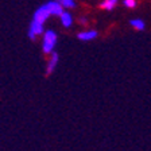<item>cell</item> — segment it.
I'll list each match as a JSON object with an SVG mask.
<instances>
[{"instance_id":"obj_1","label":"cell","mask_w":151,"mask_h":151,"mask_svg":"<svg viewBox=\"0 0 151 151\" xmlns=\"http://www.w3.org/2000/svg\"><path fill=\"white\" fill-rule=\"evenodd\" d=\"M57 42H58V35H57V32L53 31V30H46V31L42 34V51H43L46 55L51 54L57 46Z\"/></svg>"},{"instance_id":"obj_2","label":"cell","mask_w":151,"mask_h":151,"mask_svg":"<svg viewBox=\"0 0 151 151\" xmlns=\"http://www.w3.org/2000/svg\"><path fill=\"white\" fill-rule=\"evenodd\" d=\"M49 18H50V14H49V11H47L46 6L43 4V6H41L34 12V15H32V22H37V23H41V24H45V22H46Z\"/></svg>"},{"instance_id":"obj_3","label":"cell","mask_w":151,"mask_h":151,"mask_svg":"<svg viewBox=\"0 0 151 151\" xmlns=\"http://www.w3.org/2000/svg\"><path fill=\"white\" fill-rule=\"evenodd\" d=\"M45 32V26L41 24V23H37V22H32L30 23V27H28V37L30 39L35 41L39 35H42Z\"/></svg>"},{"instance_id":"obj_4","label":"cell","mask_w":151,"mask_h":151,"mask_svg":"<svg viewBox=\"0 0 151 151\" xmlns=\"http://www.w3.org/2000/svg\"><path fill=\"white\" fill-rule=\"evenodd\" d=\"M58 62H60V55H58L55 51L49 54V60H47V65H46V76H50L51 73L55 70Z\"/></svg>"},{"instance_id":"obj_5","label":"cell","mask_w":151,"mask_h":151,"mask_svg":"<svg viewBox=\"0 0 151 151\" xmlns=\"http://www.w3.org/2000/svg\"><path fill=\"white\" fill-rule=\"evenodd\" d=\"M47 8V11H49V14H50V16H60L61 12L63 11L62 6H61L57 0H53V1H49V3L45 4Z\"/></svg>"},{"instance_id":"obj_6","label":"cell","mask_w":151,"mask_h":151,"mask_svg":"<svg viewBox=\"0 0 151 151\" xmlns=\"http://www.w3.org/2000/svg\"><path fill=\"white\" fill-rule=\"evenodd\" d=\"M78 39L82 42H89V41H93L97 38V31L96 30H85V31L78 32Z\"/></svg>"},{"instance_id":"obj_7","label":"cell","mask_w":151,"mask_h":151,"mask_svg":"<svg viewBox=\"0 0 151 151\" xmlns=\"http://www.w3.org/2000/svg\"><path fill=\"white\" fill-rule=\"evenodd\" d=\"M60 19H61V23H62L63 27H66V28L72 27V24H73V16H72V14H70V12H68V11H62V12H61V15H60Z\"/></svg>"},{"instance_id":"obj_8","label":"cell","mask_w":151,"mask_h":151,"mask_svg":"<svg viewBox=\"0 0 151 151\" xmlns=\"http://www.w3.org/2000/svg\"><path fill=\"white\" fill-rule=\"evenodd\" d=\"M129 24L135 28V30H138V31H143V30L146 28V23L143 22L142 19H139V18L131 19V20H129Z\"/></svg>"},{"instance_id":"obj_9","label":"cell","mask_w":151,"mask_h":151,"mask_svg":"<svg viewBox=\"0 0 151 151\" xmlns=\"http://www.w3.org/2000/svg\"><path fill=\"white\" fill-rule=\"evenodd\" d=\"M117 1H119V0H104V1H101L100 7L103 9H107V11H112V9L116 7Z\"/></svg>"},{"instance_id":"obj_10","label":"cell","mask_w":151,"mask_h":151,"mask_svg":"<svg viewBox=\"0 0 151 151\" xmlns=\"http://www.w3.org/2000/svg\"><path fill=\"white\" fill-rule=\"evenodd\" d=\"M58 3L62 6V8H74L76 7V1L74 0H57Z\"/></svg>"},{"instance_id":"obj_11","label":"cell","mask_w":151,"mask_h":151,"mask_svg":"<svg viewBox=\"0 0 151 151\" xmlns=\"http://www.w3.org/2000/svg\"><path fill=\"white\" fill-rule=\"evenodd\" d=\"M123 4H124V7H127V8H135L136 7V0H124Z\"/></svg>"},{"instance_id":"obj_12","label":"cell","mask_w":151,"mask_h":151,"mask_svg":"<svg viewBox=\"0 0 151 151\" xmlns=\"http://www.w3.org/2000/svg\"><path fill=\"white\" fill-rule=\"evenodd\" d=\"M86 22H88L86 18H80V23H81V24H86Z\"/></svg>"}]
</instances>
